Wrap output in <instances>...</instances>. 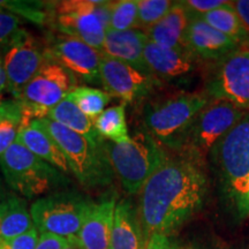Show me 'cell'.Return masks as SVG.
<instances>
[{"label":"cell","mask_w":249,"mask_h":249,"mask_svg":"<svg viewBox=\"0 0 249 249\" xmlns=\"http://www.w3.org/2000/svg\"><path fill=\"white\" fill-rule=\"evenodd\" d=\"M208 180L201 164L167 158L142 187L138 213L145 239L170 235L201 208Z\"/></svg>","instance_id":"obj_1"},{"label":"cell","mask_w":249,"mask_h":249,"mask_svg":"<svg viewBox=\"0 0 249 249\" xmlns=\"http://www.w3.org/2000/svg\"><path fill=\"white\" fill-rule=\"evenodd\" d=\"M103 148L112 171L128 194L135 195L169 156L147 132L135 133L128 142L113 143L103 140Z\"/></svg>","instance_id":"obj_2"},{"label":"cell","mask_w":249,"mask_h":249,"mask_svg":"<svg viewBox=\"0 0 249 249\" xmlns=\"http://www.w3.org/2000/svg\"><path fill=\"white\" fill-rule=\"evenodd\" d=\"M210 101L205 92H180L154 101L145 105L143 126L161 145L179 150L187 130Z\"/></svg>","instance_id":"obj_3"},{"label":"cell","mask_w":249,"mask_h":249,"mask_svg":"<svg viewBox=\"0 0 249 249\" xmlns=\"http://www.w3.org/2000/svg\"><path fill=\"white\" fill-rule=\"evenodd\" d=\"M224 192L241 214H249V111L211 151Z\"/></svg>","instance_id":"obj_4"},{"label":"cell","mask_w":249,"mask_h":249,"mask_svg":"<svg viewBox=\"0 0 249 249\" xmlns=\"http://www.w3.org/2000/svg\"><path fill=\"white\" fill-rule=\"evenodd\" d=\"M36 123L57 142L81 186L97 188L112 182L114 173L103 148V140L99 143L90 141L49 118L38 119Z\"/></svg>","instance_id":"obj_5"},{"label":"cell","mask_w":249,"mask_h":249,"mask_svg":"<svg viewBox=\"0 0 249 249\" xmlns=\"http://www.w3.org/2000/svg\"><path fill=\"white\" fill-rule=\"evenodd\" d=\"M111 4L92 0L48 2L49 22L59 34L82 40L102 52L110 27Z\"/></svg>","instance_id":"obj_6"},{"label":"cell","mask_w":249,"mask_h":249,"mask_svg":"<svg viewBox=\"0 0 249 249\" xmlns=\"http://www.w3.org/2000/svg\"><path fill=\"white\" fill-rule=\"evenodd\" d=\"M247 112L224 99L211 98L187 130L178 151L200 164Z\"/></svg>","instance_id":"obj_7"},{"label":"cell","mask_w":249,"mask_h":249,"mask_svg":"<svg viewBox=\"0 0 249 249\" xmlns=\"http://www.w3.org/2000/svg\"><path fill=\"white\" fill-rule=\"evenodd\" d=\"M0 167L9 187L24 197L43 195L64 183V177L55 167L18 141L0 157Z\"/></svg>","instance_id":"obj_8"},{"label":"cell","mask_w":249,"mask_h":249,"mask_svg":"<svg viewBox=\"0 0 249 249\" xmlns=\"http://www.w3.org/2000/svg\"><path fill=\"white\" fill-rule=\"evenodd\" d=\"M76 87V77L71 71L51 59L46 61L17 99L22 108L21 128L31 121L46 118L50 110L64 101Z\"/></svg>","instance_id":"obj_9"},{"label":"cell","mask_w":249,"mask_h":249,"mask_svg":"<svg viewBox=\"0 0 249 249\" xmlns=\"http://www.w3.org/2000/svg\"><path fill=\"white\" fill-rule=\"evenodd\" d=\"M92 202L75 192H59L38 198L30 214L38 233H51L65 239L79 234Z\"/></svg>","instance_id":"obj_10"},{"label":"cell","mask_w":249,"mask_h":249,"mask_svg":"<svg viewBox=\"0 0 249 249\" xmlns=\"http://www.w3.org/2000/svg\"><path fill=\"white\" fill-rule=\"evenodd\" d=\"M207 91L211 98L224 99L249 111V48L240 45L220 59Z\"/></svg>","instance_id":"obj_11"},{"label":"cell","mask_w":249,"mask_h":249,"mask_svg":"<svg viewBox=\"0 0 249 249\" xmlns=\"http://www.w3.org/2000/svg\"><path fill=\"white\" fill-rule=\"evenodd\" d=\"M46 51L51 60L60 64L75 77L93 85L101 83L103 53L98 50L74 37L59 34L50 39Z\"/></svg>","instance_id":"obj_12"},{"label":"cell","mask_w":249,"mask_h":249,"mask_svg":"<svg viewBox=\"0 0 249 249\" xmlns=\"http://www.w3.org/2000/svg\"><path fill=\"white\" fill-rule=\"evenodd\" d=\"M49 60L46 48H43L30 34L6 52L4 66L7 76V91L13 95L14 99L20 97L24 87Z\"/></svg>","instance_id":"obj_13"},{"label":"cell","mask_w":249,"mask_h":249,"mask_svg":"<svg viewBox=\"0 0 249 249\" xmlns=\"http://www.w3.org/2000/svg\"><path fill=\"white\" fill-rule=\"evenodd\" d=\"M101 83L111 97L123 103H133L147 96L152 88V76L136 70L130 65L103 54Z\"/></svg>","instance_id":"obj_14"},{"label":"cell","mask_w":249,"mask_h":249,"mask_svg":"<svg viewBox=\"0 0 249 249\" xmlns=\"http://www.w3.org/2000/svg\"><path fill=\"white\" fill-rule=\"evenodd\" d=\"M187 50L193 55L220 60L240 46L238 42L219 33L200 18H193L186 34Z\"/></svg>","instance_id":"obj_15"},{"label":"cell","mask_w":249,"mask_h":249,"mask_svg":"<svg viewBox=\"0 0 249 249\" xmlns=\"http://www.w3.org/2000/svg\"><path fill=\"white\" fill-rule=\"evenodd\" d=\"M116 198L92 202L75 240L81 249H111V232Z\"/></svg>","instance_id":"obj_16"},{"label":"cell","mask_w":249,"mask_h":249,"mask_svg":"<svg viewBox=\"0 0 249 249\" xmlns=\"http://www.w3.org/2000/svg\"><path fill=\"white\" fill-rule=\"evenodd\" d=\"M144 31L130 29L126 31L108 30L104 39L102 53L130 65L150 75L144 62V48L148 42Z\"/></svg>","instance_id":"obj_17"},{"label":"cell","mask_w":249,"mask_h":249,"mask_svg":"<svg viewBox=\"0 0 249 249\" xmlns=\"http://www.w3.org/2000/svg\"><path fill=\"white\" fill-rule=\"evenodd\" d=\"M193 55L183 50L164 48L148 40L144 48V62L151 76L174 79L193 71Z\"/></svg>","instance_id":"obj_18"},{"label":"cell","mask_w":249,"mask_h":249,"mask_svg":"<svg viewBox=\"0 0 249 249\" xmlns=\"http://www.w3.org/2000/svg\"><path fill=\"white\" fill-rule=\"evenodd\" d=\"M145 242L138 209L132 202L119 201L113 214L111 249H144Z\"/></svg>","instance_id":"obj_19"},{"label":"cell","mask_w":249,"mask_h":249,"mask_svg":"<svg viewBox=\"0 0 249 249\" xmlns=\"http://www.w3.org/2000/svg\"><path fill=\"white\" fill-rule=\"evenodd\" d=\"M189 22L191 17L188 12L181 2L177 1L160 22L154 24L144 33L148 39L155 44L188 51L186 46V34Z\"/></svg>","instance_id":"obj_20"},{"label":"cell","mask_w":249,"mask_h":249,"mask_svg":"<svg viewBox=\"0 0 249 249\" xmlns=\"http://www.w3.org/2000/svg\"><path fill=\"white\" fill-rule=\"evenodd\" d=\"M17 141L60 172L67 173L71 171L60 147L52 136L36 123V120L20 128Z\"/></svg>","instance_id":"obj_21"},{"label":"cell","mask_w":249,"mask_h":249,"mask_svg":"<svg viewBox=\"0 0 249 249\" xmlns=\"http://www.w3.org/2000/svg\"><path fill=\"white\" fill-rule=\"evenodd\" d=\"M34 227L26 201L11 195L0 202V240L15 238Z\"/></svg>","instance_id":"obj_22"},{"label":"cell","mask_w":249,"mask_h":249,"mask_svg":"<svg viewBox=\"0 0 249 249\" xmlns=\"http://www.w3.org/2000/svg\"><path fill=\"white\" fill-rule=\"evenodd\" d=\"M46 118L51 119L66 128L73 130L80 135L89 139L90 141L99 143L102 138L96 132L93 120L87 117L82 111L77 107L70 96H67L64 101H61L57 107L50 110Z\"/></svg>","instance_id":"obj_23"},{"label":"cell","mask_w":249,"mask_h":249,"mask_svg":"<svg viewBox=\"0 0 249 249\" xmlns=\"http://www.w3.org/2000/svg\"><path fill=\"white\" fill-rule=\"evenodd\" d=\"M93 124L98 135L107 141L126 143L132 138L127 127L124 103L105 108V111L93 120Z\"/></svg>","instance_id":"obj_24"},{"label":"cell","mask_w":249,"mask_h":249,"mask_svg":"<svg viewBox=\"0 0 249 249\" xmlns=\"http://www.w3.org/2000/svg\"><path fill=\"white\" fill-rule=\"evenodd\" d=\"M200 18L213 29L238 42L240 45L248 38V35L233 8L232 1L202 15Z\"/></svg>","instance_id":"obj_25"},{"label":"cell","mask_w":249,"mask_h":249,"mask_svg":"<svg viewBox=\"0 0 249 249\" xmlns=\"http://www.w3.org/2000/svg\"><path fill=\"white\" fill-rule=\"evenodd\" d=\"M68 96L73 99L77 107L92 120L105 111V107L111 101V96L105 90L86 86H77Z\"/></svg>","instance_id":"obj_26"},{"label":"cell","mask_w":249,"mask_h":249,"mask_svg":"<svg viewBox=\"0 0 249 249\" xmlns=\"http://www.w3.org/2000/svg\"><path fill=\"white\" fill-rule=\"evenodd\" d=\"M138 27V0L112 1L110 27L112 31H126Z\"/></svg>","instance_id":"obj_27"},{"label":"cell","mask_w":249,"mask_h":249,"mask_svg":"<svg viewBox=\"0 0 249 249\" xmlns=\"http://www.w3.org/2000/svg\"><path fill=\"white\" fill-rule=\"evenodd\" d=\"M28 34L18 15L0 9V53L5 55L12 46L23 39Z\"/></svg>","instance_id":"obj_28"},{"label":"cell","mask_w":249,"mask_h":249,"mask_svg":"<svg viewBox=\"0 0 249 249\" xmlns=\"http://www.w3.org/2000/svg\"><path fill=\"white\" fill-rule=\"evenodd\" d=\"M0 9H4L18 17H24L36 24L43 26L49 22V5L48 2L38 1H6L0 0Z\"/></svg>","instance_id":"obj_29"},{"label":"cell","mask_w":249,"mask_h":249,"mask_svg":"<svg viewBox=\"0 0 249 249\" xmlns=\"http://www.w3.org/2000/svg\"><path fill=\"white\" fill-rule=\"evenodd\" d=\"M174 1L170 0H138V27L147 31L163 18L172 8Z\"/></svg>","instance_id":"obj_30"},{"label":"cell","mask_w":249,"mask_h":249,"mask_svg":"<svg viewBox=\"0 0 249 249\" xmlns=\"http://www.w3.org/2000/svg\"><path fill=\"white\" fill-rule=\"evenodd\" d=\"M39 233L34 227L33 230L12 239L0 240V249H35L38 242Z\"/></svg>","instance_id":"obj_31"},{"label":"cell","mask_w":249,"mask_h":249,"mask_svg":"<svg viewBox=\"0 0 249 249\" xmlns=\"http://www.w3.org/2000/svg\"><path fill=\"white\" fill-rule=\"evenodd\" d=\"M180 2L188 12L191 18H200L202 15L213 11V9L222 7L229 1H224V0H185V1Z\"/></svg>","instance_id":"obj_32"},{"label":"cell","mask_w":249,"mask_h":249,"mask_svg":"<svg viewBox=\"0 0 249 249\" xmlns=\"http://www.w3.org/2000/svg\"><path fill=\"white\" fill-rule=\"evenodd\" d=\"M21 124V121L11 119L0 123V157L14 142H17Z\"/></svg>","instance_id":"obj_33"},{"label":"cell","mask_w":249,"mask_h":249,"mask_svg":"<svg viewBox=\"0 0 249 249\" xmlns=\"http://www.w3.org/2000/svg\"><path fill=\"white\" fill-rule=\"evenodd\" d=\"M18 120L22 124V108L17 99H4L0 95V123L4 120Z\"/></svg>","instance_id":"obj_34"},{"label":"cell","mask_w":249,"mask_h":249,"mask_svg":"<svg viewBox=\"0 0 249 249\" xmlns=\"http://www.w3.org/2000/svg\"><path fill=\"white\" fill-rule=\"evenodd\" d=\"M67 239L51 234V233H40L38 242L35 249H62L66 245Z\"/></svg>","instance_id":"obj_35"},{"label":"cell","mask_w":249,"mask_h":249,"mask_svg":"<svg viewBox=\"0 0 249 249\" xmlns=\"http://www.w3.org/2000/svg\"><path fill=\"white\" fill-rule=\"evenodd\" d=\"M144 249H180L170 235L152 234L147 239Z\"/></svg>","instance_id":"obj_36"},{"label":"cell","mask_w":249,"mask_h":249,"mask_svg":"<svg viewBox=\"0 0 249 249\" xmlns=\"http://www.w3.org/2000/svg\"><path fill=\"white\" fill-rule=\"evenodd\" d=\"M232 6L234 8L236 15H238L239 20L244 27L249 37V0H236L232 1Z\"/></svg>","instance_id":"obj_37"},{"label":"cell","mask_w":249,"mask_h":249,"mask_svg":"<svg viewBox=\"0 0 249 249\" xmlns=\"http://www.w3.org/2000/svg\"><path fill=\"white\" fill-rule=\"evenodd\" d=\"M7 90V76L4 66V54L0 53V95Z\"/></svg>","instance_id":"obj_38"},{"label":"cell","mask_w":249,"mask_h":249,"mask_svg":"<svg viewBox=\"0 0 249 249\" xmlns=\"http://www.w3.org/2000/svg\"><path fill=\"white\" fill-rule=\"evenodd\" d=\"M62 249H81V248L80 246L77 245L75 238H71V239H67L66 245H65V247Z\"/></svg>","instance_id":"obj_39"},{"label":"cell","mask_w":249,"mask_h":249,"mask_svg":"<svg viewBox=\"0 0 249 249\" xmlns=\"http://www.w3.org/2000/svg\"><path fill=\"white\" fill-rule=\"evenodd\" d=\"M241 45H244V46H247V48H249V37H248V38L247 39H246L245 40V42L244 43H242V44Z\"/></svg>","instance_id":"obj_40"},{"label":"cell","mask_w":249,"mask_h":249,"mask_svg":"<svg viewBox=\"0 0 249 249\" xmlns=\"http://www.w3.org/2000/svg\"><path fill=\"white\" fill-rule=\"evenodd\" d=\"M1 195H2V189H1V185H0V200H1Z\"/></svg>","instance_id":"obj_41"},{"label":"cell","mask_w":249,"mask_h":249,"mask_svg":"<svg viewBox=\"0 0 249 249\" xmlns=\"http://www.w3.org/2000/svg\"><path fill=\"white\" fill-rule=\"evenodd\" d=\"M188 249H196V248H188Z\"/></svg>","instance_id":"obj_42"},{"label":"cell","mask_w":249,"mask_h":249,"mask_svg":"<svg viewBox=\"0 0 249 249\" xmlns=\"http://www.w3.org/2000/svg\"><path fill=\"white\" fill-rule=\"evenodd\" d=\"M248 196H249V191H248Z\"/></svg>","instance_id":"obj_43"}]
</instances>
